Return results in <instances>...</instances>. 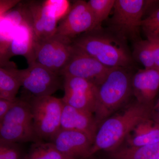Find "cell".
Here are the masks:
<instances>
[{
  "mask_svg": "<svg viewBox=\"0 0 159 159\" xmlns=\"http://www.w3.org/2000/svg\"><path fill=\"white\" fill-rule=\"evenodd\" d=\"M134 56L144 69L155 67L152 49L148 39L141 40L136 42L134 46Z\"/></svg>",
  "mask_w": 159,
  "mask_h": 159,
  "instance_id": "22",
  "label": "cell"
},
{
  "mask_svg": "<svg viewBox=\"0 0 159 159\" xmlns=\"http://www.w3.org/2000/svg\"><path fill=\"white\" fill-rule=\"evenodd\" d=\"M116 0H90L87 2L93 16L97 29L113 9Z\"/></svg>",
  "mask_w": 159,
  "mask_h": 159,
  "instance_id": "23",
  "label": "cell"
},
{
  "mask_svg": "<svg viewBox=\"0 0 159 159\" xmlns=\"http://www.w3.org/2000/svg\"><path fill=\"white\" fill-rule=\"evenodd\" d=\"M111 69L73 46L72 55L60 75L62 77H80L97 86L104 79Z\"/></svg>",
  "mask_w": 159,
  "mask_h": 159,
  "instance_id": "10",
  "label": "cell"
},
{
  "mask_svg": "<svg viewBox=\"0 0 159 159\" xmlns=\"http://www.w3.org/2000/svg\"><path fill=\"white\" fill-rule=\"evenodd\" d=\"M63 77L64 103L94 114L97 87L87 80L74 77Z\"/></svg>",
  "mask_w": 159,
  "mask_h": 159,
  "instance_id": "11",
  "label": "cell"
},
{
  "mask_svg": "<svg viewBox=\"0 0 159 159\" xmlns=\"http://www.w3.org/2000/svg\"><path fill=\"white\" fill-rule=\"evenodd\" d=\"M0 159H4V157L2 154V151H1V148H0Z\"/></svg>",
  "mask_w": 159,
  "mask_h": 159,
  "instance_id": "31",
  "label": "cell"
},
{
  "mask_svg": "<svg viewBox=\"0 0 159 159\" xmlns=\"http://www.w3.org/2000/svg\"><path fill=\"white\" fill-rule=\"evenodd\" d=\"M17 73L21 87L32 97L51 96L63 86L61 75L36 63L25 69H17Z\"/></svg>",
  "mask_w": 159,
  "mask_h": 159,
  "instance_id": "8",
  "label": "cell"
},
{
  "mask_svg": "<svg viewBox=\"0 0 159 159\" xmlns=\"http://www.w3.org/2000/svg\"><path fill=\"white\" fill-rule=\"evenodd\" d=\"M23 159H74L60 152L51 142H33Z\"/></svg>",
  "mask_w": 159,
  "mask_h": 159,
  "instance_id": "21",
  "label": "cell"
},
{
  "mask_svg": "<svg viewBox=\"0 0 159 159\" xmlns=\"http://www.w3.org/2000/svg\"><path fill=\"white\" fill-rule=\"evenodd\" d=\"M97 29L96 22L87 2L76 1L57 26L56 34L71 40L81 34Z\"/></svg>",
  "mask_w": 159,
  "mask_h": 159,
  "instance_id": "9",
  "label": "cell"
},
{
  "mask_svg": "<svg viewBox=\"0 0 159 159\" xmlns=\"http://www.w3.org/2000/svg\"><path fill=\"white\" fill-rule=\"evenodd\" d=\"M126 68H111L97 86L94 114L98 125L120 107L132 93L131 79Z\"/></svg>",
  "mask_w": 159,
  "mask_h": 159,
  "instance_id": "2",
  "label": "cell"
},
{
  "mask_svg": "<svg viewBox=\"0 0 159 159\" xmlns=\"http://www.w3.org/2000/svg\"><path fill=\"white\" fill-rule=\"evenodd\" d=\"M38 141L29 101L16 98L0 118V142L20 144Z\"/></svg>",
  "mask_w": 159,
  "mask_h": 159,
  "instance_id": "4",
  "label": "cell"
},
{
  "mask_svg": "<svg viewBox=\"0 0 159 159\" xmlns=\"http://www.w3.org/2000/svg\"><path fill=\"white\" fill-rule=\"evenodd\" d=\"M159 7L156 0H116L112 25L120 34L135 36L145 15Z\"/></svg>",
  "mask_w": 159,
  "mask_h": 159,
  "instance_id": "6",
  "label": "cell"
},
{
  "mask_svg": "<svg viewBox=\"0 0 159 159\" xmlns=\"http://www.w3.org/2000/svg\"><path fill=\"white\" fill-rule=\"evenodd\" d=\"M17 68L0 67V98L14 101L21 87Z\"/></svg>",
  "mask_w": 159,
  "mask_h": 159,
  "instance_id": "20",
  "label": "cell"
},
{
  "mask_svg": "<svg viewBox=\"0 0 159 159\" xmlns=\"http://www.w3.org/2000/svg\"><path fill=\"white\" fill-rule=\"evenodd\" d=\"M141 28L145 32L147 39H159V7L143 20Z\"/></svg>",
  "mask_w": 159,
  "mask_h": 159,
  "instance_id": "25",
  "label": "cell"
},
{
  "mask_svg": "<svg viewBox=\"0 0 159 159\" xmlns=\"http://www.w3.org/2000/svg\"><path fill=\"white\" fill-rule=\"evenodd\" d=\"M154 108L153 105L136 101L121 113L104 120L98 126L89 158L99 151L111 152L119 148L139 123L153 119Z\"/></svg>",
  "mask_w": 159,
  "mask_h": 159,
  "instance_id": "1",
  "label": "cell"
},
{
  "mask_svg": "<svg viewBox=\"0 0 159 159\" xmlns=\"http://www.w3.org/2000/svg\"><path fill=\"white\" fill-rule=\"evenodd\" d=\"M73 45L110 68L127 69L132 59L123 44L105 34L87 32L72 40Z\"/></svg>",
  "mask_w": 159,
  "mask_h": 159,
  "instance_id": "3",
  "label": "cell"
},
{
  "mask_svg": "<svg viewBox=\"0 0 159 159\" xmlns=\"http://www.w3.org/2000/svg\"><path fill=\"white\" fill-rule=\"evenodd\" d=\"M153 120L159 124V99L157 102L156 105L154 106V108Z\"/></svg>",
  "mask_w": 159,
  "mask_h": 159,
  "instance_id": "30",
  "label": "cell"
},
{
  "mask_svg": "<svg viewBox=\"0 0 159 159\" xmlns=\"http://www.w3.org/2000/svg\"><path fill=\"white\" fill-rule=\"evenodd\" d=\"M0 148L4 159H23L25 157L19 143L0 142Z\"/></svg>",
  "mask_w": 159,
  "mask_h": 159,
  "instance_id": "26",
  "label": "cell"
},
{
  "mask_svg": "<svg viewBox=\"0 0 159 159\" xmlns=\"http://www.w3.org/2000/svg\"><path fill=\"white\" fill-rule=\"evenodd\" d=\"M28 17L25 7L20 3L0 16V67H16L10 61L11 42L16 26Z\"/></svg>",
  "mask_w": 159,
  "mask_h": 159,
  "instance_id": "12",
  "label": "cell"
},
{
  "mask_svg": "<svg viewBox=\"0 0 159 159\" xmlns=\"http://www.w3.org/2000/svg\"><path fill=\"white\" fill-rule=\"evenodd\" d=\"M25 3L31 17L36 42L55 34L58 22L49 16L43 6V1H28Z\"/></svg>",
  "mask_w": 159,
  "mask_h": 159,
  "instance_id": "17",
  "label": "cell"
},
{
  "mask_svg": "<svg viewBox=\"0 0 159 159\" xmlns=\"http://www.w3.org/2000/svg\"><path fill=\"white\" fill-rule=\"evenodd\" d=\"M132 93L137 101L153 105L159 90V70L156 68L140 70L132 77Z\"/></svg>",
  "mask_w": 159,
  "mask_h": 159,
  "instance_id": "14",
  "label": "cell"
},
{
  "mask_svg": "<svg viewBox=\"0 0 159 159\" xmlns=\"http://www.w3.org/2000/svg\"><path fill=\"white\" fill-rule=\"evenodd\" d=\"M73 51L72 40L55 33L36 42L34 63L60 75L68 62Z\"/></svg>",
  "mask_w": 159,
  "mask_h": 159,
  "instance_id": "7",
  "label": "cell"
},
{
  "mask_svg": "<svg viewBox=\"0 0 159 159\" xmlns=\"http://www.w3.org/2000/svg\"><path fill=\"white\" fill-rule=\"evenodd\" d=\"M36 43L29 14V17L18 25L15 30L11 45V56H23L27 60L28 65L33 63Z\"/></svg>",
  "mask_w": 159,
  "mask_h": 159,
  "instance_id": "16",
  "label": "cell"
},
{
  "mask_svg": "<svg viewBox=\"0 0 159 159\" xmlns=\"http://www.w3.org/2000/svg\"><path fill=\"white\" fill-rule=\"evenodd\" d=\"M50 142L60 152L74 159L89 158L93 144V141L83 133L63 129Z\"/></svg>",
  "mask_w": 159,
  "mask_h": 159,
  "instance_id": "13",
  "label": "cell"
},
{
  "mask_svg": "<svg viewBox=\"0 0 159 159\" xmlns=\"http://www.w3.org/2000/svg\"><path fill=\"white\" fill-rule=\"evenodd\" d=\"M98 126L93 114L74 108L63 102L61 129L83 133L94 142Z\"/></svg>",
  "mask_w": 159,
  "mask_h": 159,
  "instance_id": "15",
  "label": "cell"
},
{
  "mask_svg": "<svg viewBox=\"0 0 159 159\" xmlns=\"http://www.w3.org/2000/svg\"><path fill=\"white\" fill-rule=\"evenodd\" d=\"M28 100L36 136L39 141L50 142L61 129L62 99L52 96H32Z\"/></svg>",
  "mask_w": 159,
  "mask_h": 159,
  "instance_id": "5",
  "label": "cell"
},
{
  "mask_svg": "<svg viewBox=\"0 0 159 159\" xmlns=\"http://www.w3.org/2000/svg\"><path fill=\"white\" fill-rule=\"evenodd\" d=\"M14 101H9L6 99L0 98V118H1L5 113L10 108L12 105Z\"/></svg>",
  "mask_w": 159,
  "mask_h": 159,
  "instance_id": "29",
  "label": "cell"
},
{
  "mask_svg": "<svg viewBox=\"0 0 159 159\" xmlns=\"http://www.w3.org/2000/svg\"><path fill=\"white\" fill-rule=\"evenodd\" d=\"M152 49L154 61L155 68L159 70V39H149Z\"/></svg>",
  "mask_w": 159,
  "mask_h": 159,
  "instance_id": "28",
  "label": "cell"
},
{
  "mask_svg": "<svg viewBox=\"0 0 159 159\" xmlns=\"http://www.w3.org/2000/svg\"><path fill=\"white\" fill-rule=\"evenodd\" d=\"M131 133L127 137L129 146H145L159 143V124L153 119L140 122Z\"/></svg>",
  "mask_w": 159,
  "mask_h": 159,
  "instance_id": "18",
  "label": "cell"
},
{
  "mask_svg": "<svg viewBox=\"0 0 159 159\" xmlns=\"http://www.w3.org/2000/svg\"><path fill=\"white\" fill-rule=\"evenodd\" d=\"M20 0H0V16L19 4Z\"/></svg>",
  "mask_w": 159,
  "mask_h": 159,
  "instance_id": "27",
  "label": "cell"
},
{
  "mask_svg": "<svg viewBox=\"0 0 159 159\" xmlns=\"http://www.w3.org/2000/svg\"><path fill=\"white\" fill-rule=\"evenodd\" d=\"M155 159H159V156L158 157H157V158Z\"/></svg>",
  "mask_w": 159,
  "mask_h": 159,
  "instance_id": "32",
  "label": "cell"
},
{
  "mask_svg": "<svg viewBox=\"0 0 159 159\" xmlns=\"http://www.w3.org/2000/svg\"><path fill=\"white\" fill-rule=\"evenodd\" d=\"M43 4L49 16L58 22L68 13L72 5L68 0H46Z\"/></svg>",
  "mask_w": 159,
  "mask_h": 159,
  "instance_id": "24",
  "label": "cell"
},
{
  "mask_svg": "<svg viewBox=\"0 0 159 159\" xmlns=\"http://www.w3.org/2000/svg\"><path fill=\"white\" fill-rule=\"evenodd\" d=\"M159 156V143L145 146L122 147L111 152V159H155Z\"/></svg>",
  "mask_w": 159,
  "mask_h": 159,
  "instance_id": "19",
  "label": "cell"
}]
</instances>
